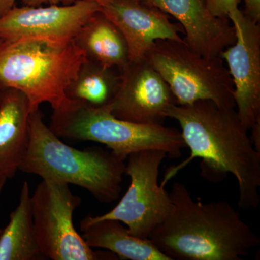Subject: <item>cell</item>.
Here are the masks:
<instances>
[{"mask_svg":"<svg viewBox=\"0 0 260 260\" xmlns=\"http://www.w3.org/2000/svg\"><path fill=\"white\" fill-rule=\"evenodd\" d=\"M167 116L179 123L191 155L180 165L168 169L161 185L165 186L193 159L200 158L203 177L216 183L232 174L239 186V208L256 209L260 201V152L254 148L237 110L222 109L204 100L175 104Z\"/></svg>","mask_w":260,"mask_h":260,"instance_id":"6da1fadb","label":"cell"},{"mask_svg":"<svg viewBox=\"0 0 260 260\" xmlns=\"http://www.w3.org/2000/svg\"><path fill=\"white\" fill-rule=\"evenodd\" d=\"M172 209L148 239L171 260H241L260 239L225 200L195 201L185 184L169 193Z\"/></svg>","mask_w":260,"mask_h":260,"instance_id":"7a4b0ae2","label":"cell"},{"mask_svg":"<svg viewBox=\"0 0 260 260\" xmlns=\"http://www.w3.org/2000/svg\"><path fill=\"white\" fill-rule=\"evenodd\" d=\"M125 169L112 151L96 147L80 150L65 144L46 125L39 109L30 112L21 172L80 186L99 201L110 203L120 194Z\"/></svg>","mask_w":260,"mask_h":260,"instance_id":"3957f363","label":"cell"},{"mask_svg":"<svg viewBox=\"0 0 260 260\" xmlns=\"http://www.w3.org/2000/svg\"><path fill=\"white\" fill-rule=\"evenodd\" d=\"M73 39L26 37L0 43V89L15 88L31 112L42 103L54 110L69 101L65 91L86 60Z\"/></svg>","mask_w":260,"mask_h":260,"instance_id":"277c9868","label":"cell"},{"mask_svg":"<svg viewBox=\"0 0 260 260\" xmlns=\"http://www.w3.org/2000/svg\"><path fill=\"white\" fill-rule=\"evenodd\" d=\"M49 128L58 137L107 145L122 161L130 154L146 150H164L169 158H178L186 148L175 128L121 120L112 115L107 105L93 107L70 99L54 110Z\"/></svg>","mask_w":260,"mask_h":260,"instance_id":"5b68a950","label":"cell"},{"mask_svg":"<svg viewBox=\"0 0 260 260\" xmlns=\"http://www.w3.org/2000/svg\"><path fill=\"white\" fill-rule=\"evenodd\" d=\"M145 56L169 85L178 105L207 100L236 109L234 83L221 58L200 55L184 39L156 40Z\"/></svg>","mask_w":260,"mask_h":260,"instance_id":"8992f818","label":"cell"},{"mask_svg":"<svg viewBox=\"0 0 260 260\" xmlns=\"http://www.w3.org/2000/svg\"><path fill=\"white\" fill-rule=\"evenodd\" d=\"M82 200L69 184L43 179L31 195L34 231L39 248L52 260H113L112 251L99 252L88 245L73 224Z\"/></svg>","mask_w":260,"mask_h":260,"instance_id":"52a82bcc","label":"cell"},{"mask_svg":"<svg viewBox=\"0 0 260 260\" xmlns=\"http://www.w3.org/2000/svg\"><path fill=\"white\" fill-rule=\"evenodd\" d=\"M167 156V153L161 150L130 154L125 169V174L130 178L129 189L114 209L91 218L119 220L126 224L133 236L148 239L172 209L169 193L158 184L160 167Z\"/></svg>","mask_w":260,"mask_h":260,"instance_id":"ba28073f","label":"cell"},{"mask_svg":"<svg viewBox=\"0 0 260 260\" xmlns=\"http://www.w3.org/2000/svg\"><path fill=\"white\" fill-rule=\"evenodd\" d=\"M228 18L235 28L237 39L220 57L226 61L234 83L238 116L249 131L260 122V25L239 8Z\"/></svg>","mask_w":260,"mask_h":260,"instance_id":"9c48e42d","label":"cell"},{"mask_svg":"<svg viewBox=\"0 0 260 260\" xmlns=\"http://www.w3.org/2000/svg\"><path fill=\"white\" fill-rule=\"evenodd\" d=\"M120 75L117 92L107 105L112 115L137 124H164L168 111L177 101L148 59L129 61Z\"/></svg>","mask_w":260,"mask_h":260,"instance_id":"30bf717a","label":"cell"},{"mask_svg":"<svg viewBox=\"0 0 260 260\" xmlns=\"http://www.w3.org/2000/svg\"><path fill=\"white\" fill-rule=\"evenodd\" d=\"M100 10L99 3L87 0H77L65 6L14 7L0 19V39H73L87 20Z\"/></svg>","mask_w":260,"mask_h":260,"instance_id":"8fae6325","label":"cell"},{"mask_svg":"<svg viewBox=\"0 0 260 260\" xmlns=\"http://www.w3.org/2000/svg\"><path fill=\"white\" fill-rule=\"evenodd\" d=\"M101 11L122 32L129 48V61L145 57L159 39L181 41L183 28L169 20L167 13L143 0H108Z\"/></svg>","mask_w":260,"mask_h":260,"instance_id":"7c38bea8","label":"cell"},{"mask_svg":"<svg viewBox=\"0 0 260 260\" xmlns=\"http://www.w3.org/2000/svg\"><path fill=\"white\" fill-rule=\"evenodd\" d=\"M179 20L184 42L207 58L220 57L236 42L235 28L229 18L214 16L204 0H143Z\"/></svg>","mask_w":260,"mask_h":260,"instance_id":"4fadbf2b","label":"cell"},{"mask_svg":"<svg viewBox=\"0 0 260 260\" xmlns=\"http://www.w3.org/2000/svg\"><path fill=\"white\" fill-rule=\"evenodd\" d=\"M30 104L15 88L0 89V180L15 177L26 154Z\"/></svg>","mask_w":260,"mask_h":260,"instance_id":"5bb4252c","label":"cell"},{"mask_svg":"<svg viewBox=\"0 0 260 260\" xmlns=\"http://www.w3.org/2000/svg\"><path fill=\"white\" fill-rule=\"evenodd\" d=\"M80 227L81 236L89 246L107 249L121 259L171 260L148 239H140L130 234L119 220H95L88 215L82 220Z\"/></svg>","mask_w":260,"mask_h":260,"instance_id":"9a60e30c","label":"cell"},{"mask_svg":"<svg viewBox=\"0 0 260 260\" xmlns=\"http://www.w3.org/2000/svg\"><path fill=\"white\" fill-rule=\"evenodd\" d=\"M73 40L87 59L103 66L120 71L129 61L125 38L101 10L87 20Z\"/></svg>","mask_w":260,"mask_h":260,"instance_id":"2e32d148","label":"cell"},{"mask_svg":"<svg viewBox=\"0 0 260 260\" xmlns=\"http://www.w3.org/2000/svg\"><path fill=\"white\" fill-rule=\"evenodd\" d=\"M47 258L38 244L28 183L24 181L20 202L10 223L0 234V260H42Z\"/></svg>","mask_w":260,"mask_h":260,"instance_id":"e0dca14e","label":"cell"},{"mask_svg":"<svg viewBox=\"0 0 260 260\" xmlns=\"http://www.w3.org/2000/svg\"><path fill=\"white\" fill-rule=\"evenodd\" d=\"M120 79V71L116 68H107L86 59L65 94L70 100L93 107H104L110 104L115 96Z\"/></svg>","mask_w":260,"mask_h":260,"instance_id":"ac0fdd59","label":"cell"},{"mask_svg":"<svg viewBox=\"0 0 260 260\" xmlns=\"http://www.w3.org/2000/svg\"><path fill=\"white\" fill-rule=\"evenodd\" d=\"M207 8L214 16L228 18L232 10L239 8L242 0H204Z\"/></svg>","mask_w":260,"mask_h":260,"instance_id":"d6986e66","label":"cell"},{"mask_svg":"<svg viewBox=\"0 0 260 260\" xmlns=\"http://www.w3.org/2000/svg\"><path fill=\"white\" fill-rule=\"evenodd\" d=\"M245 9L244 13L251 20L259 23L260 21V0H244Z\"/></svg>","mask_w":260,"mask_h":260,"instance_id":"ffe728a7","label":"cell"},{"mask_svg":"<svg viewBox=\"0 0 260 260\" xmlns=\"http://www.w3.org/2000/svg\"><path fill=\"white\" fill-rule=\"evenodd\" d=\"M250 130L251 135L249 137H250L251 143L254 145V148L258 152H260V122L253 126Z\"/></svg>","mask_w":260,"mask_h":260,"instance_id":"44dd1931","label":"cell"},{"mask_svg":"<svg viewBox=\"0 0 260 260\" xmlns=\"http://www.w3.org/2000/svg\"><path fill=\"white\" fill-rule=\"evenodd\" d=\"M15 1L16 0H0V19L14 8Z\"/></svg>","mask_w":260,"mask_h":260,"instance_id":"7402d4cb","label":"cell"},{"mask_svg":"<svg viewBox=\"0 0 260 260\" xmlns=\"http://www.w3.org/2000/svg\"><path fill=\"white\" fill-rule=\"evenodd\" d=\"M26 6L38 7L41 6L44 3H50L51 5L57 4L63 0H22Z\"/></svg>","mask_w":260,"mask_h":260,"instance_id":"603a6c76","label":"cell"},{"mask_svg":"<svg viewBox=\"0 0 260 260\" xmlns=\"http://www.w3.org/2000/svg\"><path fill=\"white\" fill-rule=\"evenodd\" d=\"M75 1H77V0H63V2L65 3H70ZM87 1L95 2V3H99L101 5L103 3H106L108 0H87Z\"/></svg>","mask_w":260,"mask_h":260,"instance_id":"cb8c5ba5","label":"cell"},{"mask_svg":"<svg viewBox=\"0 0 260 260\" xmlns=\"http://www.w3.org/2000/svg\"><path fill=\"white\" fill-rule=\"evenodd\" d=\"M7 181L0 180V194H1L2 191H3V187H4L5 183ZM2 229H0V234H1Z\"/></svg>","mask_w":260,"mask_h":260,"instance_id":"d4e9b609","label":"cell"},{"mask_svg":"<svg viewBox=\"0 0 260 260\" xmlns=\"http://www.w3.org/2000/svg\"><path fill=\"white\" fill-rule=\"evenodd\" d=\"M2 41H3V40H2V39H0V43L2 42Z\"/></svg>","mask_w":260,"mask_h":260,"instance_id":"484cf974","label":"cell"}]
</instances>
